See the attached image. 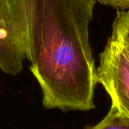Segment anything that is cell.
Listing matches in <instances>:
<instances>
[{
	"mask_svg": "<svg viewBox=\"0 0 129 129\" xmlns=\"http://www.w3.org/2000/svg\"><path fill=\"white\" fill-rule=\"evenodd\" d=\"M88 129H129V118L112 105L102 121Z\"/></svg>",
	"mask_w": 129,
	"mask_h": 129,
	"instance_id": "cell-4",
	"label": "cell"
},
{
	"mask_svg": "<svg viewBox=\"0 0 129 129\" xmlns=\"http://www.w3.org/2000/svg\"><path fill=\"white\" fill-rule=\"evenodd\" d=\"M96 73L98 83L109 94L112 105L129 118V33L118 16Z\"/></svg>",
	"mask_w": 129,
	"mask_h": 129,
	"instance_id": "cell-3",
	"label": "cell"
},
{
	"mask_svg": "<svg viewBox=\"0 0 129 129\" xmlns=\"http://www.w3.org/2000/svg\"><path fill=\"white\" fill-rule=\"evenodd\" d=\"M96 0H44L42 45L30 70L47 109L88 111L98 84L89 41Z\"/></svg>",
	"mask_w": 129,
	"mask_h": 129,
	"instance_id": "cell-1",
	"label": "cell"
},
{
	"mask_svg": "<svg viewBox=\"0 0 129 129\" xmlns=\"http://www.w3.org/2000/svg\"><path fill=\"white\" fill-rule=\"evenodd\" d=\"M101 4L110 6L119 11H125L129 9V0H97Z\"/></svg>",
	"mask_w": 129,
	"mask_h": 129,
	"instance_id": "cell-5",
	"label": "cell"
},
{
	"mask_svg": "<svg viewBox=\"0 0 129 129\" xmlns=\"http://www.w3.org/2000/svg\"><path fill=\"white\" fill-rule=\"evenodd\" d=\"M44 0H0V69L17 76L42 45Z\"/></svg>",
	"mask_w": 129,
	"mask_h": 129,
	"instance_id": "cell-2",
	"label": "cell"
},
{
	"mask_svg": "<svg viewBox=\"0 0 129 129\" xmlns=\"http://www.w3.org/2000/svg\"><path fill=\"white\" fill-rule=\"evenodd\" d=\"M116 15L121 19L127 30L129 32V9L125 11H118Z\"/></svg>",
	"mask_w": 129,
	"mask_h": 129,
	"instance_id": "cell-6",
	"label": "cell"
}]
</instances>
